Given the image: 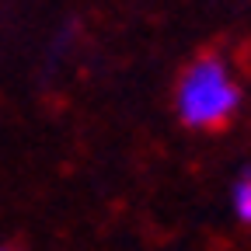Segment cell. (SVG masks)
<instances>
[{
  "instance_id": "6da1fadb",
  "label": "cell",
  "mask_w": 251,
  "mask_h": 251,
  "mask_svg": "<svg viewBox=\"0 0 251 251\" xmlns=\"http://www.w3.org/2000/svg\"><path fill=\"white\" fill-rule=\"evenodd\" d=\"M237 105H241V87L220 59H196L185 70L175 94L178 119L192 129H209V126L227 122L237 112Z\"/></svg>"
},
{
  "instance_id": "7a4b0ae2",
  "label": "cell",
  "mask_w": 251,
  "mask_h": 251,
  "mask_svg": "<svg viewBox=\"0 0 251 251\" xmlns=\"http://www.w3.org/2000/svg\"><path fill=\"white\" fill-rule=\"evenodd\" d=\"M230 202H234V213H237V220L251 227V168H244V171L234 178V188H230Z\"/></svg>"
},
{
  "instance_id": "3957f363",
  "label": "cell",
  "mask_w": 251,
  "mask_h": 251,
  "mask_svg": "<svg viewBox=\"0 0 251 251\" xmlns=\"http://www.w3.org/2000/svg\"><path fill=\"white\" fill-rule=\"evenodd\" d=\"M0 251H11V248H0Z\"/></svg>"
}]
</instances>
